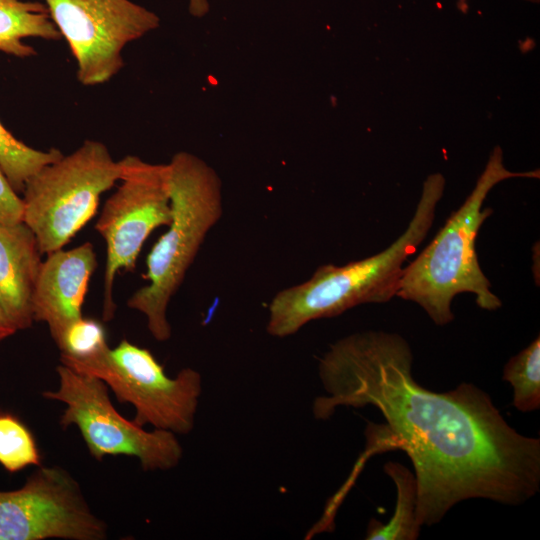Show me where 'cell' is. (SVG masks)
<instances>
[{"label":"cell","mask_w":540,"mask_h":540,"mask_svg":"<svg viewBox=\"0 0 540 540\" xmlns=\"http://www.w3.org/2000/svg\"><path fill=\"white\" fill-rule=\"evenodd\" d=\"M412 362L402 336L373 330L339 339L319 358L325 394L313 402L316 419H329L341 406H373L385 420L367 425L365 450L347 484L368 457L401 449L415 471L420 526L438 523L467 499L519 505L535 496L540 440L512 428L474 384L444 393L421 386Z\"/></svg>","instance_id":"6da1fadb"},{"label":"cell","mask_w":540,"mask_h":540,"mask_svg":"<svg viewBox=\"0 0 540 540\" xmlns=\"http://www.w3.org/2000/svg\"><path fill=\"white\" fill-rule=\"evenodd\" d=\"M445 187L442 174L429 175L405 231L386 249L343 266L325 264L306 281L280 290L268 306L266 330L285 338L307 323L338 316L361 304L396 296L404 263L427 236Z\"/></svg>","instance_id":"7a4b0ae2"},{"label":"cell","mask_w":540,"mask_h":540,"mask_svg":"<svg viewBox=\"0 0 540 540\" xmlns=\"http://www.w3.org/2000/svg\"><path fill=\"white\" fill-rule=\"evenodd\" d=\"M514 177L539 178V171L507 170L503 152L496 146L463 204L423 251L404 266L396 296L418 304L439 326L453 320L451 303L460 293L475 294L477 305L484 310L501 307V300L491 291V283L479 265L475 241L480 227L493 212L491 208L482 209L489 191Z\"/></svg>","instance_id":"3957f363"},{"label":"cell","mask_w":540,"mask_h":540,"mask_svg":"<svg viewBox=\"0 0 540 540\" xmlns=\"http://www.w3.org/2000/svg\"><path fill=\"white\" fill-rule=\"evenodd\" d=\"M171 221L146 259L148 284L135 291L127 306L141 312L151 335L160 342L172 334L167 310L209 231L223 215L222 184L199 157L175 154L170 163Z\"/></svg>","instance_id":"277c9868"},{"label":"cell","mask_w":540,"mask_h":540,"mask_svg":"<svg viewBox=\"0 0 540 540\" xmlns=\"http://www.w3.org/2000/svg\"><path fill=\"white\" fill-rule=\"evenodd\" d=\"M122 166L105 144L85 140L25 184L23 222L40 252L63 248L95 215L101 195L120 180Z\"/></svg>","instance_id":"5b68a950"},{"label":"cell","mask_w":540,"mask_h":540,"mask_svg":"<svg viewBox=\"0 0 540 540\" xmlns=\"http://www.w3.org/2000/svg\"><path fill=\"white\" fill-rule=\"evenodd\" d=\"M60 362L102 380L119 402L132 404L136 424H150L175 434L192 431L202 392L197 370L186 367L171 378L148 349L127 339L92 358Z\"/></svg>","instance_id":"8992f818"},{"label":"cell","mask_w":540,"mask_h":540,"mask_svg":"<svg viewBox=\"0 0 540 540\" xmlns=\"http://www.w3.org/2000/svg\"><path fill=\"white\" fill-rule=\"evenodd\" d=\"M56 371L58 388L42 395L66 405L59 424L63 428L75 425L92 457L98 461L106 456L135 457L144 471H165L179 464L183 448L175 433L146 431L124 418L113 406L102 380L62 363Z\"/></svg>","instance_id":"52a82bcc"},{"label":"cell","mask_w":540,"mask_h":540,"mask_svg":"<svg viewBox=\"0 0 540 540\" xmlns=\"http://www.w3.org/2000/svg\"><path fill=\"white\" fill-rule=\"evenodd\" d=\"M121 184L106 200L95 229L106 243L102 319L114 318L116 274L135 269L148 236L171 221L169 164H151L137 156L120 160Z\"/></svg>","instance_id":"ba28073f"},{"label":"cell","mask_w":540,"mask_h":540,"mask_svg":"<svg viewBox=\"0 0 540 540\" xmlns=\"http://www.w3.org/2000/svg\"><path fill=\"white\" fill-rule=\"evenodd\" d=\"M71 50L85 86L110 81L123 68L122 51L159 26L152 11L130 0H41Z\"/></svg>","instance_id":"9c48e42d"},{"label":"cell","mask_w":540,"mask_h":540,"mask_svg":"<svg viewBox=\"0 0 540 540\" xmlns=\"http://www.w3.org/2000/svg\"><path fill=\"white\" fill-rule=\"evenodd\" d=\"M48 538L103 540L107 525L66 470L39 466L21 488L0 491V540Z\"/></svg>","instance_id":"30bf717a"},{"label":"cell","mask_w":540,"mask_h":540,"mask_svg":"<svg viewBox=\"0 0 540 540\" xmlns=\"http://www.w3.org/2000/svg\"><path fill=\"white\" fill-rule=\"evenodd\" d=\"M96 266L90 242L52 251L42 261L32 296L33 319L48 325L56 345L68 326L83 317L82 305Z\"/></svg>","instance_id":"8fae6325"},{"label":"cell","mask_w":540,"mask_h":540,"mask_svg":"<svg viewBox=\"0 0 540 540\" xmlns=\"http://www.w3.org/2000/svg\"><path fill=\"white\" fill-rule=\"evenodd\" d=\"M42 253L32 230L24 223H0V304L16 328L34 322L32 296Z\"/></svg>","instance_id":"7c38bea8"},{"label":"cell","mask_w":540,"mask_h":540,"mask_svg":"<svg viewBox=\"0 0 540 540\" xmlns=\"http://www.w3.org/2000/svg\"><path fill=\"white\" fill-rule=\"evenodd\" d=\"M26 38L59 40L61 34L42 1L0 0V51L17 58L36 55Z\"/></svg>","instance_id":"4fadbf2b"},{"label":"cell","mask_w":540,"mask_h":540,"mask_svg":"<svg viewBox=\"0 0 540 540\" xmlns=\"http://www.w3.org/2000/svg\"><path fill=\"white\" fill-rule=\"evenodd\" d=\"M385 472L394 481L397 491L395 512L390 521L383 524L372 520L367 529L369 540H413L419 535L421 526L416 520V483L413 474L403 465L388 462Z\"/></svg>","instance_id":"5bb4252c"},{"label":"cell","mask_w":540,"mask_h":540,"mask_svg":"<svg viewBox=\"0 0 540 540\" xmlns=\"http://www.w3.org/2000/svg\"><path fill=\"white\" fill-rule=\"evenodd\" d=\"M62 156L63 153L56 148L44 151L26 145L0 121V167L18 194L23 192L33 175Z\"/></svg>","instance_id":"9a60e30c"},{"label":"cell","mask_w":540,"mask_h":540,"mask_svg":"<svg viewBox=\"0 0 540 540\" xmlns=\"http://www.w3.org/2000/svg\"><path fill=\"white\" fill-rule=\"evenodd\" d=\"M503 380L513 388V405L521 412L540 407V338L539 336L504 366Z\"/></svg>","instance_id":"2e32d148"},{"label":"cell","mask_w":540,"mask_h":540,"mask_svg":"<svg viewBox=\"0 0 540 540\" xmlns=\"http://www.w3.org/2000/svg\"><path fill=\"white\" fill-rule=\"evenodd\" d=\"M0 464L10 473L41 464L33 434L17 417L7 413H0Z\"/></svg>","instance_id":"e0dca14e"},{"label":"cell","mask_w":540,"mask_h":540,"mask_svg":"<svg viewBox=\"0 0 540 540\" xmlns=\"http://www.w3.org/2000/svg\"><path fill=\"white\" fill-rule=\"evenodd\" d=\"M60 359L85 360L108 346L103 325L92 318H80L66 329L60 343Z\"/></svg>","instance_id":"ac0fdd59"},{"label":"cell","mask_w":540,"mask_h":540,"mask_svg":"<svg viewBox=\"0 0 540 540\" xmlns=\"http://www.w3.org/2000/svg\"><path fill=\"white\" fill-rule=\"evenodd\" d=\"M23 222V200L14 191L0 167V223Z\"/></svg>","instance_id":"d6986e66"},{"label":"cell","mask_w":540,"mask_h":540,"mask_svg":"<svg viewBox=\"0 0 540 540\" xmlns=\"http://www.w3.org/2000/svg\"><path fill=\"white\" fill-rule=\"evenodd\" d=\"M16 331L0 304V342L15 334Z\"/></svg>","instance_id":"ffe728a7"},{"label":"cell","mask_w":540,"mask_h":540,"mask_svg":"<svg viewBox=\"0 0 540 540\" xmlns=\"http://www.w3.org/2000/svg\"><path fill=\"white\" fill-rule=\"evenodd\" d=\"M188 1H189V11L192 15L201 17L207 13L208 11L207 0H188Z\"/></svg>","instance_id":"44dd1931"},{"label":"cell","mask_w":540,"mask_h":540,"mask_svg":"<svg viewBox=\"0 0 540 540\" xmlns=\"http://www.w3.org/2000/svg\"><path fill=\"white\" fill-rule=\"evenodd\" d=\"M531 1H534V2H536V1H537V2H538L539 0H531Z\"/></svg>","instance_id":"7402d4cb"}]
</instances>
